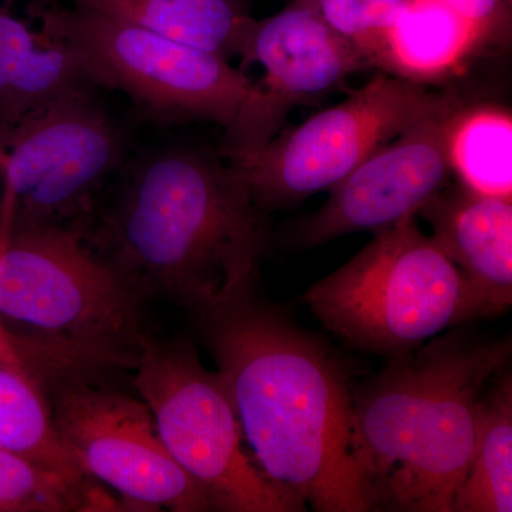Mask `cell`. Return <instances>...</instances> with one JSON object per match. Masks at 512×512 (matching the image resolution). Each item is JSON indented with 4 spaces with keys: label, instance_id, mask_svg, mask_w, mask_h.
Masks as SVG:
<instances>
[{
    "label": "cell",
    "instance_id": "obj_1",
    "mask_svg": "<svg viewBox=\"0 0 512 512\" xmlns=\"http://www.w3.org/2000/svg\"><path fill=\"white\" fill-rule=\"evenodd\" d=\"M258 467L318 512H369L338 360L255 288L195 316Z\"/></svg>",
    "mask_w": 512,
    "mask_h": 512
},
{
    "label": "cell",
    "instance_id": "obj_2",
    "mask_svg": "<svg viewBox=\"0 0 512 512\" xmlns=\"http://www.w3.org/2000/svg\"><path fill=\"white\" fill-rule=\"evenodd\" d=\"M261 211L221 153L170 148L127 171L101 200L89 235L148 302L200 316L255 288Z\"/></svg>",
    "mask_w": 512,
    "mask_h": 512
},
{
    "label": "cell",
    "instance_id": "obj_3",
    "mask_svg": "<svg viewBox=\"0 0 512 512\" xmlns=\"http://www.w3.org/2000/svg\"><path fill=\"white\" fill-rule=\"evenodd\" d=\"M511 340L437 336L352 390L353 437L372 511L451 512L488 382Z\"/></svg>",
    "mask_w": 512,
    "mask_h": 512
},
{
    "label": "cell",
    "instance_id": "obj_4",
    "mask_svg": "<svg viewBox=\"0 0 512 512\" xmlns=\"http://www.w3.org/2000/svg\"><path fill=\"white\" fill-rule=\"evenodd\" d=\"M147 303L89 229L0 225V328L36 382L130 376L156 336Z\"/></svg>",
    "mask_w": 512,
    "mask_h": 512
},
{
    "label": "cell",
    "instance_id": "obj_5",
    "mask_svg": "<svg viewBox=\"0 0 512 512\" xmlns=\"http://www.w3.org/2000/svg\"><path fill=\"white\" fill-rule=\"evenodd\" d=\"M417 218L376 231L359 254L303 295L316 318L356 348L403 356L474 320L466 279Z\"/></svg>",
    "mask_w": 512,
    "mask_h": 512
},
{
    "label": "cell",
    "instance_id": "obj_6",
    "mask_svg": "<svg viewBox=\"0 0 512 512\" xmlns=\"http://www.w3.org/2000/svg\"><path fill=\"white\" fill-rule=\"evenodd\" d=\"M158 434L221 512H298L305 504L272 483L248 450L234 404L185 338L153 336L130 375Z\"/></svg>",
    "mask_w": 512,
    "mask_h": 512
},
{
    "label": "cell",
    "instance_id": "obj_7",
    "mask_svg": "<svg viewBox=\"0 0 512 512\" xmlns=\"http://www.w3.org/2000/svg\"><path fill=\"white\" fill-rule=\"evenodd\" d=\"M92 83L74 86L13 128L0 146V225L89 229L126 140Z\"/></svg>",
    "mask_w": 512,
    "mask_h": 512
},
{
    "label": "cell",
    "instance_id": "obj_8",
    "mask_svg": "<svg viewBox=\"0 0 512 512\" xmlns=\"http://www.w3.org/2000/svg\"><path fill=\"white\" fill-rule=\"evenodd\" d=\"M119 375L73 373L42 380L57 436L90 480L137 511H215L165 448L146 402Z\"/></svg>",
    "mask_w": 512,
    "mask_h": 512
},
{
    "label": "cell",
    "instance_id": "obj_9",
    "mask_svg": "<svg viewBox=\"0 0 512 512\" xmlns=\"http://www.w3.org/2000/svg\"><path fill=\"white\" fill-rule=\"evenodd\" d=\"M454 97L379 74L336 106L281 131L256 153L228 160L241 170L261 210L284 207L335 187L376 150Z\"/></svg>",
    "mask_w": 512,
    "mask_h": 512
},
{
    "label": "cell",
    "instance_id": "obj_10",
    "mask_svg": "<svg viewBox=\"0 0 512 512\" xmlns=\"http://www.w3.org/2000/svg\"><path fill=\"white\" fill-rule=\"evenodd\" d=\"M69 26L90 82L127 94L165 126L210 121L227 130L251 92L247 74L207 50L77 6Z\"/></svg>",
    "mask_w": 512,
    "mask_h": 512
},
{
    "label": "cell",
    "instance_id": "obj_11",
    "mask_svg": "<svg viewBox=\"0 0 512 512\" xmlns=\"http://www.w3.org/2000/svg\"><path fill=\"white\" fill-rule=\"evenodd\" d=\"M239 59V69L259 66L261 79L222 140V156H249L264 148L284 127L296 106L330 92L367 63L352 43L323 22L303 0H292L271 18L255 20Z\"/></svg>",
    "mask_w": 512,
    "mask_h": 512
},
{
    "label": "cell",
    "instance_id": "obj_12",
    "mask_svg": "<svg viewBox=\"0 0 512 512\" xmlns=\"http://www.w3.org/2000/svg\"><path fill=\"white\" fill-rule=\"evenodd\" d=\"M463 107L454 97L357 165L330 188L328 201L318 211L299 222L298 245L319 247L353 232L379 231L417 214L453 174L448 138Z\"/></svg>",
    "mask_w": 512,
    "mask_h": 512
},
{
    "label": "cell",
    "instance_id": "obj_13",
    "mask_svg": "<svg viewBox=\"0 0 512 512\" xmlns=\"http://www.w3.org/2000/svg\"><path fill=\"white\" fill-rule=\"evenodd\" d=\"M83 83L92 82L69 8L59 0H0V146L26 117Z\"/></svg>",
    "mask_w": 512,
    "mask_h": 512
},
{
    "label": "cell",
    "instance_id": "obj_14",
    "mask_svg": "<svg viewBox=\"0 0 512 512\" xmlns=\"http://www.w3.org/2000/svg\"><path fill=\"white\" fill-rule=\"evenodd\" d=\"M431 239L466 279L473 318L508 311L512 303V204L464 187H444L417 212Z\"/></svg>",
    "mask_w": 512,
    "mask_h": 512
},
{
    "label": "cell",
    "instance_id": "obj_15",
    "mask_svg": "<svg viewBox=\"0 0 512 512\" xmlns=\"http://www.w3.org/2000/svg\"><path fill=\"white\" fill-rule=\"evenodd\" d=\"M74 6L231 60L255 19L239 0H73Z\"/></svg>",
    "mask_w": 512,
    "mask_h": 512
},
{
    "label": "cell",
    "instance_id": "obj_16",
    "mask_svg": "<svg viewBox=\"0 0 512 512\" xmlns=\"http://www.w3.org/2000/svg\"><path fill=\"white\" fill-rule=\"evenodd\" d=\"M480 30L437 0H410L396 20L376 67L427 84L453 73L483 46Z\"/></svg>",
    "mask_w": 512,
    "mask_h": 512
},
{
    "label": "cell",
    "instance_id": "obj_17",
    "mask_svg": "<svg viewBox=\"0 0 512 512\" xmlns=\"http://www.w3.org/2000/svg\"><path fill=\"white\" fill-rule=\"evenodd\" d=\"M0 450L77 487H99L64 447L42 387L19 363L0 362Z\"/></svg>",
    "mask_w": 512,
    "mask_h": 512
},
{
    "label": "cell",
    "instance_id": "obj_18",
    "mask_svg": "<svg viewBox=\"0 0 512 512\" xmlns=\"http://www.w3.org/2000/svg\"><path fill=\"white\" fill-rule=\"evenodd\" d=\"M485 389L476 443L451 512L512 511V379L505 367Z\"/></svg>",
    "mask_w": 512,
    "mask_h": 512
},
{
    "label": "cell",
    "instance_id": "obj_19",
    "mask_svg": "<svg viewBox=\"0 0 512 512\" xmlns=\"http://www.w3.org/2000/svg\"><path fill=\"white\" fill-rule=\"evenodd\" d=\"M448 158L464 187L511 198V114L495 106L463 107L448 138Z\"/></svg>",
    "mask_w": 512,
    "mask_h": 512
},
{
    "label": "cell",
    "instance_id": "obj_20",
    "mask_svg": "<svg viewBox=\"0 0 512 512\" xmlns=\"http://www.w3.org/2000/svg\"><path fill=\"white\" fill-rule=\"evenodd\" d=\"M120 505L103 488L77 487L0 450V512L116 511Z\"/></svg>",
    "mask_w": 512,
    "mask_h": 512
},
{
    "label": "cell",
    "instance_id": "obj_21",
    "mask_svg": "<svg viewBox=\"0 0 512 512\" xmlns=\"http://www.w3.org/2000/svg\"><path fill=\"white\" fill-rule=\"evenodd\" d=\"M333 32L359 50L367 66L376 67L387 35L410 0H303Z\"/></svg>",
    "mask_w": 512,
    "mask_h": 512
},
{
    "label": "cell",
    "instance_id": "obj_22",
    "mask_svg": "<svg viewBox=\"0 0 512 512\" xmlns=\"http://www.w3.org/2000/svg\"><path fill=\"white\" fill-rule=\"evenodd\" d=\"M451 10L470 20L485 42L497 43L510 33V0H437Z\"/></svg>",
    "mask_w": 512,
    "mask_h": 512
},
{
    "label": "cell",
    "instance_id": "obj_23",
    "mask_svg": "<svg viewBox=\"0 0 512 512\" xmlns=\"http://www.w3.org/2000/svg\"><path fill=\"white\" fill-rule=\"evenodd\" d=\"M0 362L19 363L18 357L13 352L12 346H10L9 340L6 338L2 328H0Z\"/></svg>",
    "mask_w": 512,
    "mask_h": 512
},
{
    "label": "cell",
    "instance_id": "obj_24",
    "mask_svg": "<svg viewBox=\"0 0 512 512\" xmlns=\"http://www.w3.org/2000/svg\"><path fill=\"white\" fill-rule=\"evenodd\" d=\"M510 2H512V0H510Z\"/></svg>",
    "mask_w": 512,
    "mask_h": 512
}]
</instances>
